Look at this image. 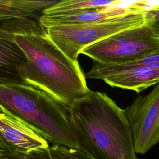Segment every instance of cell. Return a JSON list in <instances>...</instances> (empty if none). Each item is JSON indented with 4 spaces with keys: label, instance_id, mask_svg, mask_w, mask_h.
<instances>
[{
    "label": "cell",
    "instance_id": "obj_1",
    "mask_svg": "<svg viewBox=\"0 0 159 159\" xmlns=\"http://www.w3.org/2000/svg\"><path fill=\"white\" fill-rule=\"evenodd\" d=\"M68 108L77 150L94 159H137L125 111L106 93L90 91Z\"/></svg>",
    "mask_w": 159,
    "mask_h": 159
},
{
    "label": "cell",
    "instance_id": "obj_2",
    "mask_svg": "<svg viewBox=\"0 0 159 159\" xmlns=\"http://www.w3.org/2000/svg\"><path fill=\"white\" fill-rule=\"evenodd\" d=\"M15 39L29 60L24 72L25 84L67 107L90 92L78 61L71 60L57 47L39 20L17 33Z\"/></svg>",
    "mask_w": 159,
    "mask_h": 159
},
{
    "label": "cell",
    "instance_id": "obj_3",
    "mask_svg": "<svg viewBox=\"0 0 159 159\" xmlns=\"http://www.w3.org/2000/svg\"><path fill=\"white\" fill-rule=\"evenodd\" d=\"M0 111L24 122L53 145L77 148L68 107L38 88L0 81Z\"/></svg>",
    "mask_w": 159,
    "mask_h": 159
},
{
    "label": "cell",
    "instance_id": "obj_4",
    "mask_svg": "<svg viewBox=\"0 0 159 159\" xmlns=\"http://www.w3.org/2000/svg\"><path fill=\"white\" fill-rule=\"evenodd\" d=\"M146 9L140 8L96 23L54 25L44 29L66 57L78 61V55L85 48L118 32L145 24Z\"/></svg>",
    "mask_w": 159,
    "mask_h": 159
},
{
    "label": "cell",
    "instance_id": "obj_5",
    "mask_svg": "<svg viewBox=\"0 0 159 159\" xmlns=\"http://www.w3.org/2000/svg\"><path fill=\"white\" fill-rule=\"evenodd\" d=\"M159 49V40L145 24L97 42L81 50L84 55L103 63L132 62Z\"/></svg>",
    "mask_w": 159,
    "mask_h": 159
},
{
    "label": "cell",
    "instance_id": "obj_6",
    "mask_svg": "<svg viewBox=\"0 0 159 159\" xmlns=\"http://www.w3.org/2000/svg\"><path fill=\"white\" fill-rule=\"evenodd\" d=\"M130 123L136 153L144 154L159 143V83L145 96L124 109Z\"/></svg>",
    "mask_w": 159,
    "mask_h": 159
},
{
    "label": "cell",
    "instance_id": "obj_7",
    "mask_svg": "<svg viewBox=\"0 0 159 159\" xmlns=\"http://www.w3.org/2000/svg\"><path fill=\"white\" fill-rule=\"evenodd\" d=\"M85 77L102 80L112 87L139 93L159 83V70L152 69L135 61L103 63L93 61V67L85 74Z\"/></svg>",
    "mask_w": 159,
    "mask_h": 159
},
{
    "label": "cell",
    "instance_id": "obj_8",
    "mask_svg": "<svg viewBox=\"0 0 159 159\" xmlns=\"http://www.w3.org/2000/svg\"><path fill=\"white\" fill-rule=\"evenodd\" d=\"M31 19L0 20L1 82L25 83L24 72L29 60L16 42L15 36L35 22V20Z\"/></svg>",
    "mask_w": 159,
    "mask_h": 159
},
{
    "label": "cell",
    "instance_id": "obj_9",
    "mask_svg": "<svg viewBox=\"0 0 159 159\" xmlns=\"http://www.w3.org/2000/svg\"><path fill=\"white\" fill-rule=\"evenodd\" d=\"M0 137L24 155L50 147L48 142L27 125L2 112L0 113Z\"/></svg>",
    "mask_w": 159,
    "mask_h": 159
},
{
    "label": "cell",
    "instance_id": "obj_10",
    "mask_svg": "<svg viewBox=\"0 0 159 159\" xmlns=\"http://www.w3.org/2000/svg\"><path fill=\"white\" fill-rule=\"evenodd\" d=\"M146 3V1H137L127 6L117 5L91 9L71 15H41L39 18V22L43 28L54 25H77L96 23L140 8L147 7Z\"/></svg>",
    "mask_w": 159,
    "mask_h": 159
},
{
    "label": "cell",
    "instance_id": "obj_11",
    "mask_svg": "<svg viewBox=\"0 0 159 159\" xmlns=\"http://www.w3.org/2000/svg\"><path fill=\"white\" fill-rule=\"evenodd\" d=\"M52 4L48 0H0V20L35 18Z\"/></svg>",
    "mask_w": 159,
    "mask_h": 159
},
{
    "label": "cell",
    "instance_id": "obj_12",
    "mask_svg": "<svg viewBox=\"0 0 159 159\" xmlns=\"http://www.w3.org/2000/svg\"><path fill=\"white\" fill-rule=\"evenodd\" d=\"M117 0H63L45 9L42 15L65 16L76 14L86 10L120 5Z\"/></svg>",
    "mask_w": 159,
    "mask_h": 159
},
{
    "label": "cell",
    "instance_id": "obj_13",
    "mask_svg": "<svg viewBox=\"0 0 159 159\" xmlns=\"http://www.w3.org/2000/svg\"><path fill=\"white\" fill-rule=\"evenodd\" d=\"M50 150L53 159H94L77 149L60 145H52Z\"/></svg>",
    "mask_w": 159,
    "mask_h": 159
},
{
    "label": "cell",
    "instance_id": "obj_14",
    "mask_svg": "<svg viewBox=\"0 0 159 159\" xmlns=\"http://www.w3.org/2000/svg\"><path fill=\"white\" fill-rule=\"evenodd\" d=\"M145 20L153 36L159 40V4L145 9Z\"/></svg>",
    "mask_w": 159,
    "mask_h": 159
},
{
    "label": "cell",
    "instance_id": "obj_15",
    "mask_svg": "<svg viewBox=\"0 0 159 159\" xmlns=\"http://www.w3.org/2000/svg\"><path fill=\"white\" fill-rule=\"evenodd\" d=\"M26 155L16 150L0 137V159H25Z\"/></svg>",
    "mask_w": 159,
    "mask_h": 159
},
{
    "label": "cell",
    "instance_id": "obj_16",
    "mask_svg": "<svg viewBox=\"0 0 159 159\" xmlns=\"http://www.w3.org/2000/svg\"><path fill=\"white\" fill-rule=\"evenodd\" d=\"M134 61L152 69L159 70V49L153 51Z\"/></svg>",
    "mask_w": 159,
    "mask_h": 159
},
{
    "label": "cell",
    "instance_id": "obj_17",
    "mask_svg": "<svg viewBox=\"0 0 159 159\" xmlns=\"http://www.w3.org/2000/svg\"><path fill=\"white\" fill-rule=\"evenodd\" d=\"M25 159H53L50 150V147L34 151L26 155Z\"/></svg>",
    "mask_w": 159,
    "mask_h": 159
}]
</instances>
